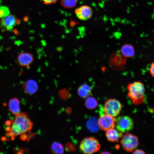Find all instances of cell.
Returning <instances> with one entry per match:
<instances>
[{"label":"cell","mask_w":154,"mask_h":154,"mask_svg":"<svg viewBox=\"0 0 154 154\" xmlns=\"http://www.w3.org/2000/svg\"><path fill=\"white\" fill-rule=\"evenodd\" d=\"M10 125L7 136H9L13 139L15 137L30 131L33 123L26 113L22 112L15 115Z\"/></svg>","instance_id":"cell-1"},{"label":"cell","mask_w":154,"mask_h":154,"mask_svg":"<svg viewBox=\"0 0 154 154\" xmlns=\"http://www.w3.org/2000/svg\"><path fill=\"white\" fill-rule=\"evenodd\" d=\"M127 95L135 105L143 103L145 101V89L144 84L140 81H135L127 86Z\"/></svg>","instance_id":"cell-2"},{"label":"cell","mask_w":154,"mask_h":154,"mask_svg":"<svg viewBox=\"0 0 154 154\" xmlns=\"http://www.w3.org/2000/svg\"><path fill=\"white\" fill-rule=\"evenodd\" d=\"M79 147L84 154H92L98 151L100 146L97 139L89 137L84 138L81 141Z\"/></svg>","instance_id":"cell-3"},{"label":"cell","mask_w":154,"mask_h":154,"mask_svg":"<svg viewBox=\"0 0 154 154\" xmlns=\"http://www.w3.org/2000/svg\"><path fill=\"white\" fill-rule=\"evenodd\" d=\"M121 108V104L119 101L115 99H110L104 105V112L114 117L119 115Z\"/></svg>","instance_id":"cell-4"},{"label":"cell","mask_w":154,"mask_h":154,"mask_svg":"<svg viewBox=\"0 0 154 154\" xmlns=\"http://www.w3.org/2000/svg\"><path fill=\"white\" fill-rule=\"evenodd\" d=\"M123 149L128 152H132L136 149L139 145L137 137L132 134L127 133L124 134L121 141Z\"/></svg>","instance_id":"cell-5"},{"label":"cell","mask_w":154,"mask_h":154,"mask_svg":"<svg viewBox=\"0 0 154 154\" xmlns=\"http://www.w3.org/2000/svg\"><path fill=\"white\" fill-rule=\"evenodd\" d=\"M133 120L129 116H121L116 119L115 127L117 130L122 133H127L133 127Z\"/></svg>","instance_id":"cell-6"},{"label":"cell","mask_w":154,"mask_h":154,"mask_svg":"<svg viewBox=\"0 0 154 154\" xmlns=\"http://www.w3.org/2000/svg\"><path fill=\"white\" fill-rule=\"evenodd\" d=\"M109 60L110 65L114 69L122 70L125 67L126 58L121 52H116L113 54Z\"/></svg>","instance_id":"cell-7"},{"label":"cell","mask_w":154,"mask_h":154,"mask_svg":"<svg viewBox=\"0 0 154 154\" xmlns=\"http://www.w3.org/2000/svg\"><path fill=\"white\" fill-rule=\"evenodd\" d=\"M98 123L100 128L106 131L115 127L116 119L113 117L105 114L100 117Z\"/></svg>","instance_id":"cell-8"},{"label":"cell","mask_w":154,"mask_h":154,"mask_svg":"<svg viewBox=\"0 0 154 154\" xmlns=\"http://www.w3.org/2000/svg\"><path fill=\"white\" fill-rule=\"evenodd\" d=\"M92 13L91 8L86 5L81 6L75 10V13L78 18L84 21L90 19L92 16Z\"/></svg>","instance_id":"cell-9"},{"label":"cell","mask_w":154,"mask_h":154,"mask_svg":"<svg viewBox=\"0 0 154 154\" xmlns=\"http://www.w3.org/2000/svg\"><path fill=\"white\" fill-rule=\"evenodd\" d=\"M16 24V19L15 16L12 15L2 18L0 25L3 28L8 31H11Z\"/></svg>","instance_id":"cell-10"},{"label":"cell","mask_w":154,"mask_h":154,"mask_svg":"<svg viewBox=\"0 0 154 154\" xmlns=\"http://www.w3.org/2000/svg\"><path fill=\"white\" fill-rule=\"evenodd\" d=\"M33 60L32 55L28 52H21L17 57L18 64L22 67H28L32 63Z\"/></svg>","instance_id":"cell-11"},{"label":"cell","mask_w":154,"mask_h":154,"mask_svg":"<svg viewBox=\"0 0 154 154\" xmlns=\"http://www.w3.org/2000/svg\"><path fill=\"white\" fill-rule=\"evenodd\" d=\"M122 133L114 128L106 131V136L108 139L111 142H118L123 136Z\"/></svg>","instance_id":"cell-12"},{"label":"cell","mask_w":154,"mask_h":154,"mask_svg":"<svg viewBox=\"0 0 154 154\" xmlns=\"http://www.w3.org/2000/svg\"><path fill=\"white\" fill-rule=\"evenodd\" d=\"M25 92L29 94H32L36 92L37 90L36 82L33 80H29L25 82L23 85Z\"/></svg>","instance_id":"cell-13"},{"label":"cell","mask_w":154,"mask_h":154,"mask_svg":"<svg viewBox=\"0 0 154 154\" xmlns=\"http://www.w3.org/2000/svg\"><path fill=\"white\" fill-rule=\"evenodd\" d=\"M8 105L9 110L12 114L16 115L20 113V102L17 98H14L11 99Z\"/></svg>","instance_id":"cell-14"},{"label":"cell","mask_w":154,"mask_h":154,"mask_svg":"<svg viewBox=\"0 0 154 154\" xmlns=\"http://www.w3.org/2000/svg\"><path fill=\"white\" fill-rule=\"evenodd\" d=\"M121 52L125 57H131L134 55V49L133 46L131 44H125L121 47Z\"/></svg>","instance_id":"cell-15"},{"label":"cell","mask_w":154,"mask_h":154,"mask_svg":"<svg viewBox=\"0 0 154 154\" xmlns=\"http://www.w3.org/2000/svg\"><path fill=\"white\" fill-rule=\"evenodd\" d=\"M91 90L90 87L86 84H83L80 86L78 90V95L81 97L85 98L88 97L91 94Z\"/></svg>","instance_id":"cell-16"},{"label":"cell","mask_w":154,"mask_h":154,"mask_svg":"<svg viewBox=\"0 0 154 154\" xmlns=\"http://www.w3.org/2000/svg\"><path fill=\"white\" fill-rule=\"evenodd\" d=\"M87 127L89 130L93 132L98 131L100 128L98 123V120L95 118H91L87 122Z\"/></svg>","instance_id":"cell-17"},{"label":"cell","mask_w":154,"mask_h":154,"mask_svg":"<svg viewBox=\"0 0 154 154\" xmlns=\"http://www.w3.org/2000/svg\"><path fill=\"white\" fill-rule=\"evenodd\" d=\"M51 150L53 153L61 154L64 152V148L60 143L55 142L53 143L51 146Z\"/></svg>","instance_id":"cell-18"},{"label":"cell","mask_w":154,"mask_h":154,"mask_svg":"<svg viewBox=\"0 0 154 154\" xmlns=\"http://www.w3.org/2000/svg\"><path fill=\"white\" fill-rule=\"evenodd\" d=\"M98 103L96 99L93 97L87 98L85 102V105L87 108L89 109L95 108L97 106Z\"/></svg>","instance_id":"cell-19"},{"label":"cell","mask_w":154,"mask_h":154,"mask_svg":"<svg viewBox=\"0 0 154 154\" xmlns=\"http://www.w3.org/2000/svg\"><path fill=\"white\" fill-rule=\"evenodd\" d=\"M77 2V0H61V3L64 8H70L75 6Z\"/></svg>","instance_id":"cell-20"},{"label":"cell","mask_w":154,"mask_h":154,"mask_svg":"<svg viewBox=\"0 0 154 154\" xmlns=\"http://www.w3.org/2000/svg\"><path fill=\"white\" fill-rule=\"evenodd\" d=\"M10 13V11L8 8L5 6L0 7V18L5 17Z\"/></svg>","instance_id":"cell-21"},{"label":"cell","mask_w":154,"mask_h":154,"mask_svg":"<svg viewBox=\"0 0 154 154\" xmlns=\"http://www.w3.org/2000/svg\"><path fill=\"white\" fill-rule=\"evenodd\" d=\"M66 150L69 152H73L75 150L76 148L75 146L71 143H68L66 145Z\"/></svg>","instance_id":"cell-22"},{"label":"cell","mask_w":154,"mask_h":154,"mask_svg":"<svg viewBox=\"0 0 154 154\" xmlns=\"http://www.w3.org/2000/svg\"><path fill=\"white\" fill-rule=\"evenodd\" d=\"M60 97L63 99H66L69 96V93L66 90H62L60 93Z\"/></svg>","instance_id":"cell-23"},{"label":"cell","mask_w":154,"mask_h":154,"mask_svg":"<svg viewBox=\"0 0 154 154\" xmlns=\"http://www.w3.org/2000/svg\"><path fill=\"white\" fill-rule=\"evenodd\" d=\"M46 4H51L55 3L58 0H40Z\"/></svg>","instance_id":"cell-24"},{"label":"cell","mask_w":154,"mask_h":154,"mask_svg":"<svg viewBox=\"0 0 154 154\" xmlns=\"http://www.w3.org/2000/svg\"><path fill=\"white\" fill-rule=\"evenodd\" d=\"M149 72L152 76L154 78V61L151 64L149 68Z\"/></svg>","instance_id":"cell-25"},{"label":"cell","mask_w":154,"mask_h":154,"mask_svg":"<svg viewBox=\"0 0 154 154\" xmlns=\"http://www.w3.org/2000/svg\"><path fill=\"white\" fill-rule=\"evenodd\" d=\"M133 154H145V153L144 152L141 150H140V149H137V150H136L135 151H134L133 153Z\"/></svg>","instance_id":"cell-26"},{"label":"cell","mask_w":154,"mask_h":154,"mask_svg":"<svg viewBox=\"0 0 154 154\" xmlns=\"http://www.w3.org/2000/svg\"><path fill=\"white\" fill-rule=\"evenodd\" d=\"M21 139L23 140H26L27 139V135L25 133L21 135Z\"/></svg>","instance_id":"cell-27"},{"label":"cell","mask_w":154,"mask_h":154,"mask_svg":"<svg viewBox=\"0 0 154 154\" xmlns=\"http://www.w3.org/2000/svg\"><path fill=\"white\" fill-rule=\"evenodd\" d=\"M109 153V152H107V151H104V152H102V153Z\"/></svg>","instance_id":"cell-28"}]
</instances>
